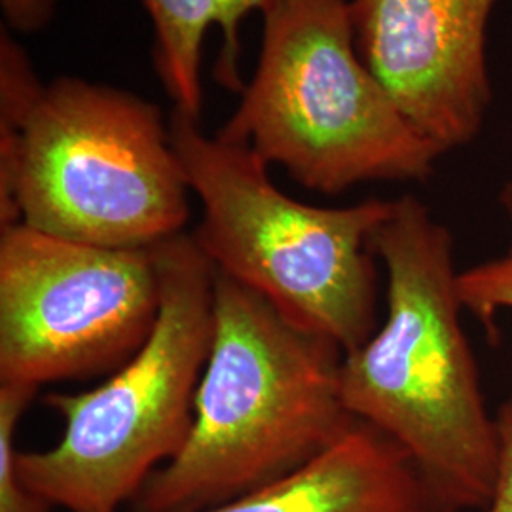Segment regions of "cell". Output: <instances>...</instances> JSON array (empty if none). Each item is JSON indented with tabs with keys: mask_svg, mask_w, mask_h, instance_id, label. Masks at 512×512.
I'll list each match as a JSON object with an SVG mask.
<instances>
[{
	"mask_svg": "<svg viewBox=\"0 0 512 512\" xmlns=\"http://www.w3.org/2000/svg\"><path fill=\"white\" fill-rule=\"evenodd\" d=\"M160 311L145 346L84 393H57V444L19 452V475L52 509L120 512L183 450L215 332V266L192 234L154 245Z\"/></svg>",
	"mask_w": 512,
	"mask_h": 512,
	"instance_id": "6",
	"label": "cell"
},
{
	"mask_svg": "<svg viewBox=\"0 0 512 512\" xmlns=\"http://www.w3.org/2000/svg\"><path fill=\"white\" fill-rule=\"evenodd\" d=\"M37 391L27 385L0 384V512L52 511L19 475L16 431Z\"/></svg>",
	"mask_w": 512,
	"mask_h": 512,
	"instance_id": "12",
	"label": "cell"
},
{
	"mask_svg": "<svg viewBox=\"0 0 512 512\" xmlns=\"http://www.w3.org/2000/svg\"><path fill=\"white\" fill-rule=\"evenodd\" d=\"M160 311L154 247L114 249L0 232V384L35 387L118 370Z\"/></svg>",
	"mask_w": 512,
	"mask_h": 512,
	"instance_id": "7",
	"label": "cell"
},
{
	"mask_svg": "<svg viewBox=\"0 0 512 512\" xmlns=\"http://www.w3.org/2000/svg\"><path fill=\"white\" fill-rule=\"evenodd\" d=\"M499 431V463L488 512H512V397L495 414Z\"/></svg>",
	"mask_w": 512,
	"mask_h": 512,
	"instance_id": "13",
	"label": "cell"
},
{
	"mask_svg": "<svg viewBox=\"0 0 512 512\" xmlns=\"http://www.w3.org/2000/svg\"><path fill=\"white\" fill-rule=\"evenodd\" d=\"M253 80L217 137L321 194L423 183L444 156L357 50L349 0H270Z\"/></svg>",
	"mask_w": 512,
	"mask_h": 512,
	"instance_id": "4",
	"label": "cell"
},
{
	"mask_svg": "<svg viewBox=\"0 0 512 512\" xmlns=\"http://www.w3.org/2000/svg\"><path fill=\"white\" fill-rule=\"evenodd\" d=\"M497 0H349L357 50L442 154L467 147L492 103L486 37Z\"/></svg>",
	"mask_w": 512,
	"mask_h": 512,
	"instance_id": "8",
	"label": "cell"
},
{
	"mask_svg": "<svg viewBox=\"0 0 512 512\" xmlns=\"http://www.w3.org/2000/svg\"><path fill=\"white\" fill-rule=\"evenodd\" d=\"M387 274L384 323L342 359V401L395 440L446 512L486 509L499 463L475 355L461 325L456 245L412 194L372 238Z\"/></svg>",
	"mask_w": 512,
	"mask_h": 512,
	"instance_id": "1",
	"label": "cell"
},
{
	"mask_svg": "<svg viewBox=\"0 0 512 512\" xmlns=\"http://www.w3.org/2000/svg\"><path fill=\"white\" fill-rule=\"evenodd\" d=\"M154 25V65L165 93L192 118L202 116V55L205 38L215 27L222 35L215 80L230 92H243L239 74L241 23L264 12L270 0H143Z\"/></svg>",
	"mask_w": 512,
	"mask_h": 512,
	"instance_id": "10",
	"label": "cell"
},
{
	"mask_svg": "<svg viewBox=\"0 0 512 512\" xmlns=\"http://www.w3.org/2000/svg\"><path fill=\"white\" fill-rule=\"evenodd\" d=\"M162 110L73 76L44 86L0 37V224L114 249L154 247L190 215Z\"/></svg>",
	"mask_w": 512,
	"mask_h": 512,
	"instance_id": "2",
	"label": "cell"
},
{
	"mask_svg": "<svg viewBox=\"0 0 512 512\" xmlns=\"http://www.w3.org/2000/svg\"><path fill=\"white\" fill-rule=\"evenodd\" d=\"M344 351L217 274L215 332L179 456L148 478L137 512H200L289 475L355 423Z\"/></svg>",
	"mask_w": 512,
	"mask_h": 512,
	"instance_id": "3",
	"label": "cell"
},
{
	"mask_svg": "<svg viewBox=\"0 0 512 512\" xmlns=\"http://www.w3.org/2000/svg\"><path fill=\"white\" fill-rule=\"evenodd\" d=\"M169 131L188 188L202 203L192 238L217 274L344 355L363 346L376 330L372 238L393 200L298 202L275 186L253 150L203 135L198 118L173 109Z\"/></svg>",
	"mask_w": 512,
	"mask_h": 512,
	"instance_id": "5",
	"label": "cell"
},
{
	"mask_svg": "<svg viewBox=\"0 0 512 512\" xmlns=\"http://www.w3.org/2000/svg\"><path fill=\"white\" fill-rule=\"evenodd\" d=\"M497 202L509 228L505 249L499 255L459 272L463 308L478 317L492 332L495 319L503 311H512V181L503 184Z\"/></svg>",
	"mask_w": 512,
	"mask_h": 512,
	"instance_id": "11",
	"label": "cell"
},
{
	"mask_svg": "<svg viewBox=\"0 0 512 512\" xmlns=\"http://www.w3.org/2000/svg\"><path fill=\"white\" fill-rule=\"evenodd\" d=\"M200 512H446L403 448L355 421L330 448L255 492Z\"/></svg>",
	"mask_w": 512,
	"mask_h": 512,
	"instance_id": "9",
	"label": "cell"
}]
</instances>
